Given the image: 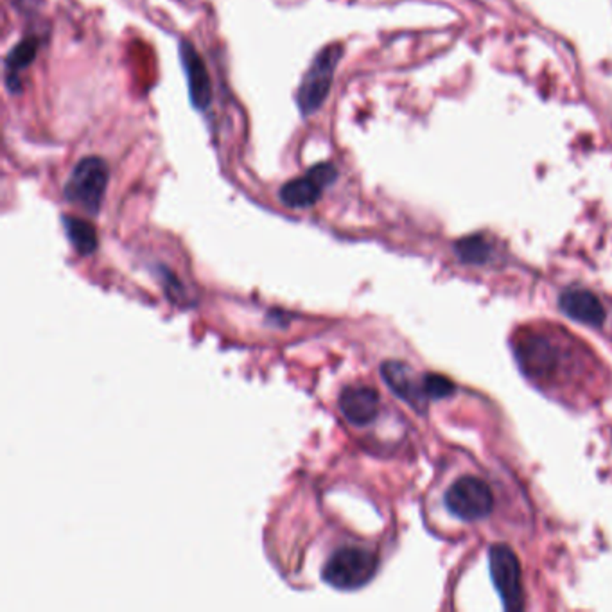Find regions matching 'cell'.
Returning <instances> with one entry per match:
<instances>
[{
	"mask_svg": "<svg viewBox=\"0 0 612 612\" xmlns=\"http://www.w3.org/2000/svg\"><path fill=\"white\" fill-rule=\"evenodd\" d=\"M63 224L70 245L82 255H89L98 248V232L89 221L65 216Z\"/></svg>",
	"mask_w": 612,
	"mask_h": 612,
	"instance_id": "obj_12",
	"label": "cell"
},
{
	"mask_svg": "<svg viewBox=\"0 0 612 612\" xmlns=\"http://www.w3.org/2000/svg\"><path fill=\"white\" fill-rule=\"evenodd\" d=\"M489 564L494 585L503 600L505 608L521 610L524 607V591L521 566L515 553L505 545H496L490 548Z\"/></svg>",
	"mask_w": 612,
	"mask_h": 612,
	"instance_id": "obj_5",
	"label": "cell"
},
{
	"mask_svg": "<svg viewBox=\"0 0 612 612\" xmlns=\"http://www.w3.org/2000/svg\"><path fill=\"white\" fill-rule=\"evenodd\" d=\"M445 506L451 514L464 521H478L492 512L494 494L483 480L464 476L445 492Z\"/></svg>",
	"mask_w": 612,
	"mask_h": 612,
	"instance_id": "obj_4",
	"label": "cell"
},
{
	"mask_svg": "<svg viewBox=\"0 0 612 612\" xmlns=\"http://www.w3.org/2000/svg\"><path fill=\"white\" fill-rule=\"evenodd\" d=\"M424 390L428 399H445L454 394L456 387L451 379L442 373H428L424 375Z\"/></svg>",
	"mask_w": 612,
	"mask_h": 612,
	"instance_id": "obj_14",
	"label": "cell"
},
{
	"mask_svg": "<svg viewBox=\"0 0 612 612\" xmlns=\"http://www.w3.org/2000/svg\"><path fill=\"white\" fill-rule=\"evenodd\" d=\"M381 375L399 399L419 412L426 408L428 396L424 390V377L419 379L410 365L403 361H387L381 366Z\"/></svg>",
	"mask_w": 612,
	"mask_h": 612,
	"instance_id": "obj_7",
	"label": "cell"
},
{
	"mask_svg": "<svg viewBox=\"0 0 612 612\" xmlns=\"http://www.w3.org/2000/svg\"><path fill=\"white\" fill-rule=\"evenodd\" d=\"M454 252L467 264H485L492 257V245L483 236H469L454 245Z\"/></svg>",
	"mask_w": 612,
	"mask_h": 612,
	"instance_id": "obj_13",
	"label": "cell"
},
{
	"mask_svg": "<svg viewBox=\"0 0 612 612\" xmlns=\"http://www.w3.org/2000/svg\"><path fill=\"white\" fill-rule=\"evenodd\" d=\"M180 59L187 75L191 101L196 108L203 110L212 103V83L208 70L191 42H180Z\"/></svg>",
	"mask_w": 612,
	"mask_h": 612,
	"instance_id": "obj_8",
	"label": "cell"
},
{
	"mask_svg": "<svg viewBox=\"0 0 612 612\" xmlns=\"http://www.w3.org/2000/svg\"><path fill=\"white\" fill-rule=\"evenodd\" d=\"M338 178V169L331 162L318 164L311 168L308 173L300 178H294L282 185L279 198L284 205L291 208H308L313 207L324 194L327 187H331Z\"/></svg>",
	"mask_w": 612,
	"mask_h": 612,
	"instance_id": "obj_6",
	"label": "cell"
},
{
	"mask_svg": "<svg viewBox=\"0 0 612 612\" xmlns=\"http://www.w3.org/2000/svg\"><path fill=\"white\" fill-rule=\"evenodd\" d=\"M341 54L343 47L340 43L327 45L317 54L310 70L305 72L296 98L298 108L305 117L315 114L327 99Z\"/></svg>",
	"mask_w": 612,
	"mask_h": 612,
	"instance_id": "obj_2",
	"label": "cell"
},
{
	"mask_svg": "<svg viewBox=\"0 0 612 612\" xmlns=\"http://www.w3.org/2000/svg\"><path fill=\"white\" fill-rule=\"evenodd\" d=\"M377 557L357 546H347L336 550L324 566V580L341 591L359 589L368 584L377 571Z\"/></svg>",
	"mask_w": 612,
	"mask_h": 612,
	"instance_id": "obj_3",
	"label": "cell"
},
{
	"mask_svg": "<svg viewBox=\"0 0 612 612\" xmlns=\"http://www.w3.org/2000/svg\"><path fill=\"white\" fill-rule=\"evenodd\" d=\"M38 52V40L36 38H26L19 45L13 47V51L6 58V83L10 87V92H20L19 83V72L27 68Z\"/></svg>",
	"mask_w": 612,
	"mask_h": 612,
	"instance_id": "obj_11",
	"label": "cell"
},
{
	"mask_svg": "<svg viewBox=\"0 0 612 612\" xmlns=\"http://www.w3.org/2000/svg\"><path fill=\"white\" fill-rule=\"evenodd\" d=\"M110 169L99 157H87L75 164L65 184V198L90 214H98L108 187Z\"/></svg>",
	"mask_w": 612,
	"mask_h": 612,
	"instance_id": "obj_1",
	"label": "cell"
},
{
	"mask_svg": "<svg viewBox=\"0 0 612 612\" xmlns=\"http://www.w3.org/2000/svg\"><path fill=\"white\" fill-rule=\"evenodd\" d=\"M559 305L564 311V315H568L575 322H580L591 327H600L607 317L600 298L594 293L587 289H580V287L564 291L561 294Z\"/></svg>",
	"mask_w": 612,
	"mask_h": 612,
	"instance_id": "obj_10",
	"label": "cell"
},
{
	"mask_svg": "<svg viewBox=\"0 0 612 612\" xmlns=\"http://www.w3.org/2000/svg\"><path fill=\"white\" fill-rule=\"evenodd\" d=\"M338 404L350 424L366 426L373 422L379 413V394L372 387L352 385L340 394Z\"/></svg>",
	"mask_w": 612,
	"mask_h": 612,
	"instance_id": "obj_9",
	"label": "cell"
}]
</instances>
